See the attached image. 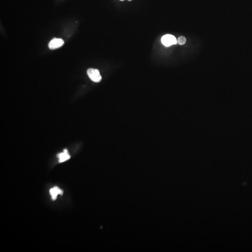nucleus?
Returning <instances> with one entry per match:
<instances>
[{
  "instance_id": "obj_8",
  "label": "nucleus",
  "mask_w": 252,
  "mask_h": 252,
  "mask_svg": "<svg viewBox=\"0 0 252 252\" xmlns=\"http://www.w3.org/2000/svg\"><path fill=\"white\" fill-rule=\"evenodd\" d=\"M128 1H131L132 0H128Z\"/></svg>"
},
{
  "instance_id": "obj_5",
  "label": "nucleus",
  "mask_w": 252,
  "mask_h": 252,
  "mask_svg": "<svg viewBox=\"0 0 252 252\" xmlns=\"http://www.w3.org/2000/svg\"><path fill=\"white\" fill-rule=\"evenodd\" d=\"M57 157L59 159V163H61L69 160L71 156L68 153V150L66 149H65L63 152L57 154Z\"/></svg>"
},
{
  "instance_id": "obj_2",
  "label": "nucleus",
  "mask_w": 252,
  "mask_h": 252,
  "mask_svg": "<svg viewBox=\"0 0 252 252\" xmlns=\"http://www.w3.org/2000/svg\"><path fill=\"white\" fill-rule=\"evenodd\" d=\"M161 42L164 46L166 47L170 46L171 45L177 44V39L176 38L171 35H165L163 36L161 39Z\"/></svg>"
},
{
  "instance_id": "obj_1",
  "label": "nucleus",
  "mask_w": 252,
  "mask_h": 252,
  "mask_svg": "<svg viewBox=\"0 0 252 252\" xmlns=\"http://www.w3.org/2000/svg\"><path fill=\"white\" fill-rule=\"evenodd\" d=\"M87 74L91 80L96 83L100 82L102 79L99 71L98 69L89 68L87 70Z\"/></svg>"
},
{
  "instance_id": "obj_7",
  "label": "nucleus",
  "mask_w": 252,
  "mask_h": 252,
  "mask_svg": "<svg viewBox=\"0 0 252 252\" xmlns=\"http://www.w3.org/2000/svg\"><path fill=\"white\" fill-rule=\"evenodd\" d=\"M120 1H124L125 0H120Z\"/></svg>"
},
{
  "instance_id": "obj_6",
  "label": "nucleus",
  "mask_w": 252,
  "mask_h": 252,
  "mask_svg": "<svg viewBox=\"0 0 252 252\" xmlns=\"http://www.w3.org/2000/svg\"><path fill=\"white\" fill-rule=\"evenodd\" d=\"M186 42V39L185 38V37H183V36H181L177 39L178 43L180 45H183V44H185Z\"/></svg>"
},
{
  "instance_id": "obj_3",
  "label": "nucleus",
  "mask_w": 252,
  "mask_h": 252,
  "mask_svg": "<svg viewBox=\"0 0 252 252\" xmlns=\"http://www.w3.org/2000/svg\"><path fill=\"white\" fill-rule=\"evenodd\" d=\"M64 44V41L62 39L54 38L49 43L48 46L51 50H55L62 46Z\"/></svg>"
},
{
  "instance_id": "obj_4",
  "label": "nucleus",
  "mask_w": 252,
  "mask_h": 252,
  "mask_svg": "<svg viewBox=\"0 0 252 252\" xmlns=\"http://www.w3.org/2000/svg\"><path fill=\"white\" fill-rule=\"evenodd\" d=\"M50 195L52 196V200H55L57 199V195H62L63 194V191L61 190L57 187L55 186L51 189L50 190Z\"/></svg>"
}]
</instances>
